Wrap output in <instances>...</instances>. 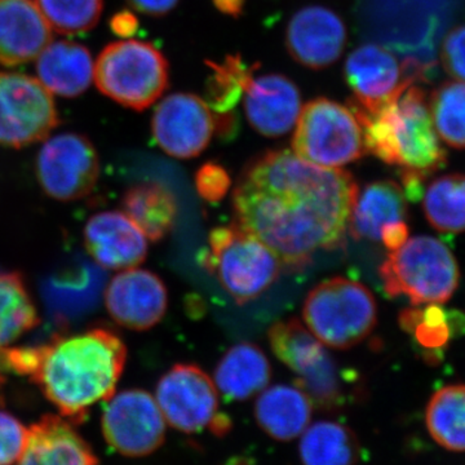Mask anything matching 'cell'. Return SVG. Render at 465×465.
Instances as JSON below:
<instances>
[{
  "instance_id": "6da1fadb",
  "label": "cell",
  "mask_w": 465,
  "mask_h": 465,
  "mask_svg": "<svg viewBox=\"0 0 465 465\" xmlns=\"http://www.w3.org/2000/svg\"><path fill=\"white\" fill-rule=\"evenodd\" d=\"M358 192L348 171L317 166L290 150L266 152L232 191L235 224L273 251L283 268L302 271L318 251L344 244Z\"/></svg>"
},
{
  "instance_id": "7a4b0ae2",
  "label": "cell",
  "mask_w": 465,
  "mask_h": 465,
  "mask_svg": "<svg viewBox=\"0 0 465 465\" xmlns=\"http://www.w3.org/2000/svg\"><path fill=\"white\" fill-rule=\"evenodd\" d=\"M127 348L105 329L61 338L39 347L0 349L2 365L27 376L70 423L114 394Z\"/></svg>"
},
{
  "instance_id": "3957f363",
  "label": "cell",
  "mask_w": 465,
  "mask_h": 465,
  "mask_svg": "<svg viewBox=\"0 0 465 465\" xmlns=\"http://www.w3.org/2000/svg\"><path fill=\"white\" fill-rule=\"evenodd\" d=\"M349 108L362 127L366 152L384 163L425 176L445 166L448 154L434 130L427 94L418 85H409L374 112Z\"/></svg>"
},
{
  "instance_id": "277c9868",
  "label": "cell",
  "mask_w": 465,
  "mask_h": 465,
  "mask_svg": "<svg viewBox=\"0 0 465 465\" xmlns=\"http://www.w3.org/2000/svg\"><path fill=\"white\" fill-rule=\"evenodd\" d=\"M379 273L391 298L406 295L414 305L448 302L460 278L451 251L428 235L407 240L399 250L391 251Z\"/></svg>"
},
{
  "instance_id": "5b68a950",
  "label": "cell",
  "mask_w": 465,
  "mask_h": 465,
  "mask_svg": "<svg viewBox=\"0 0 465 465\" xmlns=\"http://www.w3.org/2000/svg\"><path fill=\"white\" fill-rule=\"evenodd\" d=\"M101 94L134 110L148 109L170 85V66L152 43L124 39L106 45L94 64Z\"/></svg>"
},
{
  "instance_id": "8992f818",
  "label": "cell",
  "mask_w": 465,
  "mask_h": 465,
  "mask_svg": "<svg viewBox=\"0 0 465 465\" xmlns=\"http://www.w3.org/2000/svg\"><path fill=\"white\" fill-rule=\"evenodd\" d=\"M309 331L330 348L348 349L375 329L378 305L362 283L336 277L309 292L302 308Z\"/></svg>"
},
{
  "instance_id": "52a82bcc",
  "label": "cell",
  "mask_w": 465,
  "mask_h": 465,
  "mask_svg": "<svg viewBox=\"0 0 465 465\" xmlns=\"http://www.w3.org/2000/svg\"><path fill=\"white\" fill-rule=\"evenodd\" d=\"M208 241L204 266L237 304L259 298L280 277L283 266L273 251L235 223L213 229Z\"/></svg>"
},
{
  "instance_id": "ba28073f",
  "label": "cell",
  "mask_w": 465,
  "mask_h": 465,
  "mask_svg": "<svg viewBox=\"0 0 465 465\" xmlns=\"http://www.w3.org/2000/svg\"><path fill=\"white\" fill-rule=\"evenodd\" d=\"M292 150L317 166L339 168L366 153L362 127L349 106L320 97L300 112Z\"/></svg>"
},
{
  "instance_id": "9c48e42d",
  "label": "cell",
  "mask_w": 465,
  "mask_h": 465,
  "mask_svg": "<svg viewBox=\"0 0 465 465\" xmlns=\"http://www.w3.org/2000/svg\"><path fill=\"white\" fill-rule=\"evenodd\" d=\"M57 124L54 97L38 79L0 72V145L25 148L47 139Z\"/></svg>"
},
{
  "instance_id": "30bf717a",
  "label": "cell",
  "mask_w": 465,
  "mask_h": 465,
  "mask_svg": "<svg viewBox=\"0 0 465 465\" xmlns=\"http://www.w3.org/2000/svg\"><path fill=\"white\" fill-rule=\"evenodd\" d=\"M35 173L48 197L61 202L82 200L99 180V154L84 134H60L43 143Z\"/></svg>"
},
{
  "instance_id": "8fae6325",
  "label": "cell",
  "mask_w": 465,
  "mask_h": 465,
  "mask_svg": "<svg viewBox=\"0 0 465 465\" xmlns=\"http://www.w3.org/2000/svg\"><path fill=\"white\" fill-rule=\"evenodd\" d=\"M275 356L299 376L302 391L318 405L331 406L341 396L338 370L322 342L300 321H281L269 330Z\"/></svg>"
},
{
  "instance_id": "7c38bea8",
  "label": "cell",
  "mask_w": 465,
  "mask_h": 465,
  "mask_svg": "<svg viewBox=\"0 0 465 465\" xmlns=\"http://www.w3.org/2000/svg\"><path fill=\"white\" fill-rule=\"evenodd\" d=\"M101 424L106 442L124 457H146L161 448L166 437V420L157 401L142 390L110 397Z\"/></svg>"
},
{
  "instance_id": "4fadbf2b",
  "label": "cell",
  "mask_w": 465,
  "mask_h": 465,
  "mask_svg": "<svg viewBox=\"0 0 465 465\" xmlns=\"http://www.w3.org/2000/svg\"><path fill=\"white\" fill-rule=\"evenodd\" d=\"M419 76L421 73L418 67L401 65L387 48L367 43L351 52L345 61V79L354 94L349 105L374 112L396 99Z\"/></svg>"
},
{
  "instance_id": "5bb4252c",
  "label": "cell",
  "mask_w": 465,
  "mask_h": 465,
  "mask_svg": "<svg viewBox=\"0 0 465 465\" xmlns=\"http://www.w3.org/2000/svg\"><path fill=\"white\" fill-rule=\"evenodd\" d=\"M157 403L164 420L183 433L201 432L219 409L215 382L194 365H176L157 385Z\"/></svg>"
},
{
  "instance_id": "9a60e30c",
  "label": "cell",
  "mask_w": 465,
  "mask_h": 465,
  "mask_svg": "<svg viewBox=\"0 0 465 465\" xmlns=\"http://www.w3.org/2000/svg\"><path fill=\"white\" fill-rule=\"evenodd\" d=\"M215 133V115L206 101L192 94H173L159 103L152 134L171 157L191 159L207 148Z\"/></svg>"
},
{
  "instance_id": "2e32d148",
  "label": "cell",
  "mask_w": 465,
  "mask_h": 465,
  "mask_svg": "<svg viewBox=\"0 0 465 465\" xmlns=\"http://www.w3.org/2000/svg\"><path fill=\"white\" fill-rule=\"evenodd\" d=\"M163 281L146 269L130 268L115 275L105 291V307L119 326L145 331L161 322L167 312Z\"/></svg>"
},
{
  "instance_id": "e0dca14e",
  "label": "cell",
  "mask_w": 465,
  "mask_h": 465,
  "mask_svg": "<svg viewBox=\"0 0 465 465\" xmlns=\"http://www.w3.org/2000/svg\"><path fill=\"white\" fill-rule=\"evenodd\" d=\"M286 45L291 56L302 65L324 69L341 56L347 45V27L332 9L309 5L291 18Z\"/></svg>"
},
{
  "instance_id": "ac0fdd59",
  "label": "cell",
  "mask_w": 465,
  "mask_h": 465,
  "mask_svg": "<svg viewBox=\"0 0 465 465\" xmlns=\"http://www.w3.org/2000/svg\"><path fill=\"white\" fill-rule=\"evenodd\" d=\"M84 237L91 258L108 271L136 268L148 255V240L122 211H104L92 216Z\"/></svg>"
},
{
  "instance_id": "d6986e66",
  "label": "cell",
  "mask_w": 465,
  "mask_h": 465,
  "mask_svg": "<svg viewBox=\"0 0 465 465\" xmlns=\"http://www.w3.org/2000/svg\"><path fill=\"white\" fill-rule=\"evenodd\" d=\"M250 124L266 137L289 134L302 112L299 88L287 76H252L243 94Z\"/></svg>"
},
{
  "instance_id": "ffe728a7",
  "label": "cell",
  "mask_w": 465,
  "mask_h": 465,
  "mask_svg": "<svg viewBox=\"0 0 465 465\" xmlns=\"http://www.w3.org/2000/svg\"><path fill=\"white\" fill-rule=\"evenodd\" d=\"M52 36L54 30L34 0H0V65L36 60Z\"/></svg>"
},
{
  "instance_id": "44dd1931",
  "label": "cell",
  "mask_w": 465,
  "mask_h": 465,
  "mask_svg": "<svg viewBox=\"0 0 465 465\" xmlns=\"http://www.w3.org/2000/svg\"><path fill=\"white\" fill-rule=\"evenodd\" d=\"M18 465H99V461L70 421L45 415L30 428Z\"/></svg>"
},
{
  "instance_id": "7402d4cb",
  "label": "cell",
  "mask_w": 465,
  "mask_h": 465,
  "mask_svg": "<svg viewBox=\"0 0 465 465\" xmlns=\"http://www.w3.org/2000/svg\"><path fill=\"white\" fill-rule=\"evenodd\" d=\"M36 73L51 94L75 97L94 81V63L84 45L72 41L50 43L36 57Z\"/></svg>"
},
{
  "instance_id": "603a6c76",
  "label": "cell",
  "mask_w": 465,
  "mask_h": 465,
  "mask_svg": "<svg viewBox=\"0 0 465 465\" xmlns=\"http://www.w3.org/2000/svg\"><path fill=\"white\" fill-rule=\"evenodd\" d=\"M406 217L407 198L399 183L376 182L358 192L348 231L354 240L378 241L385 225L405 222Z\"/></svg>"
},
{
  "instance_id": "cb8c5ba5",
  "label": "cell",
  "mask_w": 465,
  "mask_h": 465,
  "mask_svg": "<svg viewBox=\"0 0 465 465\" xmlns=\"http://www.w3.org/2000/svg\"><path fill=\"white\" fill-rule=\"evenodd\" d=\"M312 411L311 397L304 391L289 385H274L265 390L255 405L259 427L277 440L302 436L311 423Z\"/></svg>"
},
{
  "instance_id": "d4e9b609",
  "label": "cell",
  "mask_w": 465,
  "mask_h": 465,
  "mask_svg": "<svg viewBox=\"0 0 465 465\" xmlns=\"http://www.w3.org/2000/svg\"><path fill=\"white\" fill-rule=\"evenodd\" d=\"M272 369L264 351L252 342L229 349L216 367L215 382L225 399L249 400L265 390Z\"/></svg>"
},
{
  "instance_id": "484cf974",
  "label": "cell",
  "mask_w": 465,
  "mask_h": 465,
  "mask_svg": "<svg viewBox=\"0 0 465 465\" xmlns=\"http://www.w3.org/2000/svg\"><path fill=\"white\" fill-rule=\"evenodd\" d=\"M122 207L146 240L159 242L173 231L177 217L176 198L166 186L142 183L125 191Z\"/></svg>"
},
{
  "instance_id": "4316f807",
  "label": "cell",
  "mask_w": 465,
  "mask_h": 465,
  "mask_svg": "<svg viewBox=\"0 0 465 465\" xmlns=\"http://www.w3.org/2000/svg\"><path fill=\"white\" fill-rule=\"evenodd\" d=\"M360 455L356 434L335 421H318L302 434L300 459L304 465H356Z\"/></svg>"
},
{
  "instance_id": "83f0119b",
  "label": "cell",
  "mask_w": 465,
  "mask_h": 465,
  "mask_svg": "<svg viewBox=\"0 0 465 465\" xmlns=\"http://www.w3.org/2000/svg\"><path fill=\"white\" fill-rule=\"evenodd\" d=\"M425 423L432 439L449 451L463 452L465 391L463 385H449L433 394L425 412Z\"/></svg>"
},
{
  "instance_id": "f1b7e54d",
  "label": "cell",
  "mask_w": 465,
  "mask_h": 465,
  "mask_svg": "<svg viewBox=\"0 0 465 465\" xmlns=\"http://www.w3.org/2000/svg\"><path fill=\"white\" fill-rule=\"evenodd\" d=\"M38 324V312L23 277L0 273V349L7 348Z\"/></svg>"
},
{
  "instance_id": "f546056e",
  "label": "cell",
  "mask_w": 465,
  "mask_h": 465,
  "mask_svg": "<svg viewBox=\"0 0 465 465\" xmlns=\"http://www.w3.org/2000/svg\"><path fill=\"white\" fill-rule=\"evenodd\" d=\"M211 69L206 84V104L216 115L229 114L237 106L258 65L251 67L240 54L226 56L222 63L207 61Z\"/></svg>"
},
{
  "instance_id": "4dcf8cb0",
  "label": "cell",
  "mask_w": 465,
  "mask_h": 465,
  "mask_svg": "<svg viewBox=\"0 0 465 465\" xmlns=\"http://www.w3.org/2000/svg\"><path fill=\"white\" fill-rule=\"evenodd\" d=\"M424 195V213L437 231H464L465 183L460 173L439 177L430 183Z\"/></svg>"
},
{
  "instance_id": "1f68e13d",
  "label": "cell",
  "mask_w": 465,
  "mask_h": 465,
  "mask_svg": "<svg viewBox=\"0 0 465 465\" xmlns=\"http://www.w3.org/2000/svg\"><path fill=\"white\" fill-rule=\"evenodd\" d=\"M464 84L463 81L440 84L430 97V118L440 140L455 149L464 148Z\"/></svg>"
},
{
  "instance_id": "d6a6232c",
  "label": "cell",
  "mask_w": 465,
  "mask_h": 465,
  "mask_svg": "<svg viewBox=\"0 0 465 465\" xmlns=\"http://www.w3.org/2000/svg\"><path fill=\"white\" fill-rule=\"evenodd\" d=\"M54 32L82 35L99 24L104 0H34Z\"/></svg>"
},
{
  "instance_id": "836d02e7",
  "label": "cell",
  "mask_w": 465,
  "mask_h": 465,
  "mask_svg": "<svg viewBox=\"0 0 465 465\" xmlns=\"http://www.w3.org/2000/svg\"><path fill=\"white\" fill-rule=\"evenodd\" d=\"M400 323L405 331L414 333L416 341L430 351L445 347L451 335H454L448 314L437 304L428 305L423 311H403Z\"/></svg>"
},
{
  "instance_id": "e575fe53",
  "label": "cell",
  "mask_w": 465,
  "mask_h": 465,
  "mask_svg": "<svg viewBox=\"0 0 465 465\" xmlns=\"http://www.w3.org/2000/svg\"><path fill=\"white\" fill-rule=\"evenodd\" d=\"M29 430L18 419L0 410V465H15L23 457Z\"/></svg>"
},
{
  "instance_id": "d590c367",
  "label": "cell",
  "mask_w": 465,
  "mask_h": 465,
  "mask_svg": "<svg viewBox=\"0 0 465 465\" xmlns=\"http://www.w3.org/2000/svg\"><path fill=\"white\" fill-rule=\"evenodd\" d=\"M231 176L224 167L208 162L195 174L198 194L208 202H219L228 194L231 188Z\"/></svg>"
},
{
  "instance_id": "8d00e7d4",
  "label": "cell",
  "mask_w": 465,
  "mask_h": 465,
  "mask_svg": "<svg viewBox=\"0 0 465 465\" xmlns=\"http://www.w3.org/2000/svg\"><path fill=\"white\" fill-rule=\"evenodd\" d=\"M464 27L458 26L446 35L442 45V63L446 72L457 81H464Z\"/></svg>"
},
{
  "instance_id": "74e56055",
  "label": "cell",
  "mask_w": 465,
  "mask_h": 465,
  "mask_svg": "<svg viewBox=\"0 0 465 465\" xmlns=\"http://www.w3.org/2000/svg\"><path fill=\"white\" fill-rule=\"evenodd\" d=\"M381 238L388 250L396 251L409 240V228L405 222L390 223L382 228Z\"/></svg>"
},
{
  "instance_id": "f35d334b",
  "label": "cell",
  "mask_w": 465,
  "mask_h": 465,
  "mask_svg": "<svg viewBox=\"0 0 465 465\" xmlns=\"http://www.w3.org/2000/svg\"><path fill=\"white\" fill-rule=\"evenodd\" d=\"M128 5L140 14L148 16H164L170 14L180 0H127Z\"/></svg>"
},
{
  "instance_id": "ab89813d",
  "label": "cell",
  "mask_w": 465,
  "mask_h": 465,
  "mask_svg": "<svg viewBox=\"0 0 465 465\" xmlns=\"http://www.w3.org/2000/svg\"><path fill=\"white\" fill-rule=\"evenodd\" d=\"M110 29L121 38L128 39L139 29V20L130 11H121L110 18Z\"/></svg>"
},
{
  "instance_id": "60d3db41",
  "label": "cell",
  "mask_w": 465,
  "mask_h": 465,
  "mask_svg": "<svg viewBox=\"0 0 465 465\" xmlns=\"http://www.w3.org/2000/svg\"><path fill=\"white\" fill-rule=\"evenodd\" d=\"M217 11L232 17H240L243 12L246 0H213Z\"/></svg>"
},
{
  "instance_id": "b9f144b4",
  "label": "cell",
  "mask_w": 465,
  "mask_h": 465,
  "mask_svg": "<svg viewBox=\"0 0 465 465\" xmlns=\"http://www.w3.org/2000/svg\"><path fill=\"white\" fill-rule=\"evenodd\" d=\"M208 427H210L211 432L215 434V436L224 437L231 432L232 423L228 415L217 414L216 412V415L213 416Z\"/></svg>"
},
{
  "instance_id": "7bdbcfd3",
  "label": "cell",
  "mask_w": 465,
  "mask_h": 465,
  "mask_svg": "<svg viewBox=\"0 0 465 465\" xmlns=\"http://www.w3.org/2000/svg\"><path fill=\"white\" fill-rule=\"evenodd\" d=\"M226 465H255V461L249 457H234L229 459Z\"/></svg>"
},
{
  "instance_id": "ee69618b",
  "label": "cell",
  "mask_w": 465,
  "mask_h": 465,
  "mask_svg": "<svg viewBox=\"0 0 465 465\" xmlns=\"http://www.w3.org/2000/svg\"><path fill=\"white\" fill-rule=\"evenodd\" d=\"M3 384H5V378H3L2 371H0V405L3 402Z\"/></svg>"
}]
</instances>
